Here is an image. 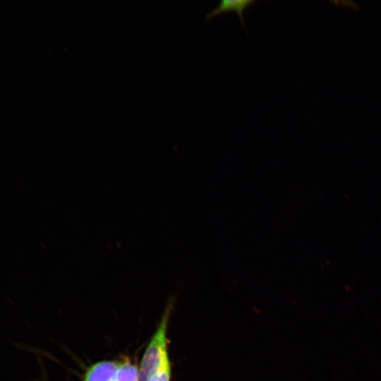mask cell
Returning a JSON list of instances; mask_svg holds the SVG:
<instances>
[{"instance_id":"1","label":"cell","mask_w":381,"mask_h":381,"mask_svg":"<svg viewBox=\"0 0 381 381\" xmlns=\"http://www.w3.org/2000/svg\"><path fill=\"white\" fill-rule=\"evenodd\" d=\"M174 300L171 299L144 352L138 367L140 381H147L157 370L170 362L167 335Z\"/></svg>"},{"instance_id":"2","label":"cell","mask_w":381,"mask_h":381,"mask_svg":"<svg viewBox=\"0 0 381 381\" xmlns=\"http://www.w3.org/2000/svg\"><path fill=\"white\" fill-rule=\"evenodd\" d=\"M121 361H102L91 365L83 381H111Z\"/></svg>"},{"instance_id":"3","label":"cell","mask_w":381,"mask_h":381,"mask_svg":"<svg viewBox=\"0 0 381 381\" xmlns=\"http://www.w3.org/2000/svg\"><path fill=\"white\" fill-rule=\"evenodd\" d=\"M256 2L255 0H222L217 7L206 14V20H212L222 13L234 11L239 16L242 25L246 31L243 19V12L245 9Z\"/></svg>"},{"instance_id":"4","label":"cell","mask_w":381,"mask_h":381,"mask_svg":"<svg viewBox=\"0 0 381 381\" xmlns=\"http://www.w3.org/2000/svg\"><path fill=\"white\" fill-rule=\"evenodd\" d=\"M111 381H140L138 367L128 358L121 361Z\"/></svg>"},{"instance_id":"5","label":"cell","mask_w":381,"mask_h":381,"mask_svg":"<svg viewBox=\"0 0 381 381\" xmlns=\"http://www.w3.org/2000/svg\"><path fill=\"white\" fill-rule=\"evenodd\" d=\"M171 365L169 362L157 370L147 381H171Z\"/></svg>"}]
</instances>
